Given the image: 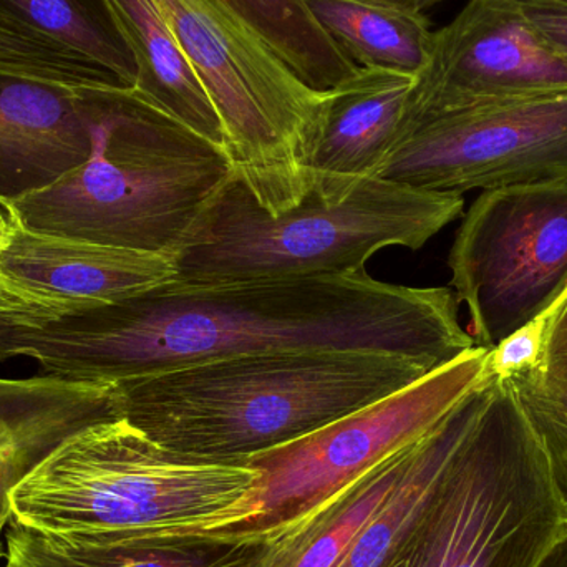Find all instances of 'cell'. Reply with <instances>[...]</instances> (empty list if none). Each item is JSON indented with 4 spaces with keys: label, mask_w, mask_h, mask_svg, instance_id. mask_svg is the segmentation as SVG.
<instances>
[{
    "label": "cell",
    "mask_w": 567,
    "mask_h": 567,
    "mask_svg": "<svg viewBox=\"0 0 567 567\" xmlns=\"http://www.w3.org/2000/svg\"><path fill=\"white\" fill-rule=\"evenodd\" d=\"M271 546L166 529L42 533L10 522L6 561L17 567H265Z\"/></svg>",
    "instance_id": "obj_15"
},
{
    "label": "cell",
    "mask_w": 567,
    "mask_h": 567,
    "mask_svg": "<svg viewBox=\"0 0 567 567\" xmlns=\"http://www.w3.org/2000/svg\"><path fill=\"white\" fill-rule=\"evenodd\" d=\"M116 419H123L116 382L0 377V536L13 489L70 436Z\"/></svg>",
    "instance_id": "obj_14"
},
{
    "label": "cell",
    "mask_w": 567,
    "mask_h": 567,
    "mask_svg": "<svg viewBox=\"0 0 567 567\" xmlns=\"http://www.w3.org/2000/svg\"><path fill=\"white\" fill-rule=\"evenodd\" d=\"M103 83L70 89L0 72V198L45 188L92 152Z\"/></svg>",
    "instance_id": "obj_12"
},
{
    "label": "cell",
    "mask_w": 567,
    "mask_h": 567,
    "mask_svg": "<svg viewBox=\"0 0 567 567\" xmlns=\"http://www.w3.org/2000/svg\"><path fill=\"white\" fill-rule=\"evenodd\" d=\"M413 443L370 470L302 526L275 539L265 567L339 565L353 539L395 488Z\"/></svg>",
    "instance_id": "obj_19"
},
{
    "label": "cell",
    "mask_w": 567,
    "mask_h": 567,
    "mask_svg": "<svg viewBox=\"0 0 567 567\" xmlns=\"http://www.w3.org/2000/svg\"><path fill=\"white\" fill-rule=\"evenodd\" d=\"M478 2H489V0H478Z\"/></svg>",
    "instance_id": "obj_30"
},
{
    "label": "cell",
    "mask_w": 567,
    "mask_h": 567,
    "mask_svg": "<svg viewBox=\"0 0 567 567\" xmlns=\"http://www.w3.org/2000/svg\"><path fill=\"white\" fill-rule=\"evenodd\" d=\"M221 2L317 92L333 89L359 69L317 23L306 0Z\"/></svg>",
    "instance_id": "obj_20"
},
{
    "label": "cell",
    "mask_w": 567,
    "mask_h": 567,
    "mask_svg": "<svg viewBox=\"0 0 567 567\" xmlns=\"http://www.w3.org/2000/svg\"><path fill=\"white\" fill-rule=\"evenodd\" d=\"M0 16L39 39L90 60L123 85L135 86L132 55L85 0H0Z\"/></svg>",
    "instance_id": "obj_21"
},
{
    "label": "cell",
    "mask_w": 567,
    "mask_h": 567,
    "mask_svg": "<svg viewBox=\"0 0 567 567\" xmlns=\"http://www.w3.org/2000/svg\"><path fill=\"white\" fill-rule=\"evenodd\" d=\"M389 2L400 3V6L410 7V9L415 10H425L429 7L436 6V3L442 2V0H389Z\"/></svg>",
    "instance_id": "obj_28"
},
{
    "label": "cell",
    "mask_w": 567,
    "mask_h": 567,
    "mask_svg": "<svg viewBox=\"0 0 567 567\" xmlns=\"http://www.w3.org/2000/svg\"><path fill=\"white\" fill-rule=\"evenodd\" d=\"M258 478L246 462L179 455L110 420L70 436L13 489L10 522L42 533L186 528L245 498Z\"/></svg>",
    "instance_id": "obj_5"
},
{
    "label": "cell",
    "mask_w": 567,
    "mask_h": 567,
    "mask_svg": "<svg viewBox=\"0 0 567 567\" xmlns=\"http://www.w3.org/2000/svg\"><path fill=\"white\" fill-rule=\"evenodd\" d=\"M415 75L359 66L327 90L310 146V186L343 198L360 179L377 178L402 138Z\"/></svg>",
    "instance_id": "obj_13"
},
{
    "label": "cell",
    "mask_w": 567,
    "mask_h": 567,
    "mask_svg": "<svg viewBox=\"0 0 567 567\" xmlns=\"http://www.w3.org/2000/svg\"><path fill=\"white\" fill-rule=\"evenodd\" d=\"M529 330L545 340L542 359L532 372L546 382L567 389V290L551 310L526 323Z\"/></svg>",
    "instance_id": "obj_24"
},
{
    "label": "cell",
    "mask_w": 567,
    "mask_h": 567,
    "mask_svg": "<svg viewBox=\"0 0 567 567\" xmlns=\"http://www.w3.org/2000/svg\"><path fill=\"white\" fill-rule=\"evenodd\" d=\"M452 287L377 281L365 271L319 278L198 284L178 279L52 320L0 326V362L120 382L259 353L375 350L433 369L475 342Z\"/></svg>",
    "instance_id": "obj_1"
},
{
    "label": "cell",
    "mask_w": 567,
    "mask_h": 567,
    "mask_svg": "<svg viewBox=\"0 0 567 567\" xmlns=\"http://www.w3.org/2000/svg\"><path fill=\"white\" fill-rule=\"evenodd\" d=\"M0 545H2V543H0ZM0 556H2V548H0Z\"/></svg>",
    "instance_id": "obj_31"
},
{
    "label": "cell",
    "mask_w": 567,
    "mask_h": 567,
    "mask_svg": "<svg viewBox=\"0 0 567 567\" xmlns=\"http://www.w3.org/2000/svg\"><path fill=\"white\" fill-rule=\"evenodd\" d=\"M327 35L359 66L419 75L429 62L433 32L422 10L389 0H306Z\"/></svg>",
    "instance_id": "obj_18"
},
{
    "label": "cell",
    "mask_w": 567,
    "mask_h": 567,
    "mask_svg": "<svg viewBox=\"0 0 567 567\" xmlns=\"http://www.w3.org/2000/svg\"><path fill=\"white\" fill-rule=\"evenodd\" d=\"M543 40L567 60V0H515Z\"/></svg>",
    "instance_id": "obj_25"
},
{
    "label": "cell",
    "mask_w": 567,
    "mask_h": 567,
    "mask_svg": "<svg viewBox=\"0 0 567 567\" xmlns=\"http://www.w3.org/2000/svg\"><path fill=\"white\" fill-rule=\"evenodd\" d=\"M508 380L545 452L553 483L567 512V389L546 382L532 370Z\"/></svg>",
    "instance_id": "obj_23"
},
{
    "label": "cell",
    "mask_w": 567,
    "mask_h": 567,
    "mask_svg": "<svg viewBox=\"0 0 567 567\" xmlns=\"http://www.w3.org/2000/svg\"><path fill=\"white\" fill-rule=\"evenodd\" d=\"M22 225L12 199L0 198V252L7 248L17 228Z\"/></svg>",
    "instance_id": "obj_26"
},
{
    "label": "cell",
    "mask_w": 567,
    "mask_h": 567,
    "mask_svg": "<svg viewBox=\"0 0 567 567\" xmlns=\"http://www.w3.org/2000/svg\"><path fill=\"white\" fill-rule=\"evenodd\" d=\"M535 567H567V523L555 542L548 546Z\"/></svg>",
    "instance_id": "obj_27"
},
{
    "label": "cell",
    "mask_w": 567,
    "mask_h": 567,
    "mask_svg": "<svg viewBox=\"0 0 567 567\" xmlns=\"http://www.w3.org/2000/svg\"><path fill=\"white\" fill-rule=\"evenodd\" d=\"M433 370L399 353L303 350L212 360L116 386L123 419L156 445L192 458L239 463L372 405Z\"/></svg>",
    "instance_id": "obj_2"
},
{
    "label": "cell",
    "mask_w": 567,
    "mask_h": 567,
    "mask_svg": "<svg viewBox=\"0 0 567 567\" xmlns=\"http://www.w3.org/2000/svg\"><path fill=\"white\" fill-rule=\"evenodd\" d=\"M0 72L70 89H93L115 82L90 60L39 39L0 16ZM116 83H120L116 80Z\"/></svg>",
    "instance_id": "obj_22"
},
{
    "label": "cell",
    "mask_w": 567,
    "mask_h": 567,
    "mask_svg": "<svg viewBox=\"0 0 567 567\" xmlns=\"http://www.w3.org/2000/svg\"><path fill=\"white\" fill-rule=\"evenodd\" d=\"M377 178L455 195L567 185V90L423 116L405 130Z\"/></svg>",
    "instance_id": "obj_10"
},
{
    "label": "cell",
    "mask_w": 567,
    "mask_h": 567,
    "mask_svg": "<svg viewBox=\"0 0 567 567\" xmlns=\"http://www.w3.org/2000/svg\"><path fill=\"white\" fill-rule=\"evenodd\" d=\"M136 66L133 89L226 152L225 130L155 0H99Z\"/></svg>",
    "instance_id": "obj_17"
},
{
    "label": "cell",
    "mask_w": 567,
    "mask_h": 567,
    "mask_svg": "<svg viewBox=\"0 0 567 567\" xmlns=\"http://www.w3.org/2000/svg\"><path fill=\"white\" fill-rule=\"evenodd\" d=\"M3 567H17V566H13L12 563L6 561V566H3Z\"/></svg>",
    "instance_id": "obj_29"
},
{
    "label": "cell",
    "mask_w": 567,
    "mask_h": 567,
    "mask_svg": "<svg viewBox=\"0 0 567 567\" xmlns=\"http://www.w3.org/2000/svg\"><path fill=\"white\" fill-rule=\"evenodd\" d=\"M492 375L413 443L405 472L336 567H389L409 542L443 473L482 415Z\"/></svg>",
    "instance_id": "obj_16"
},
{
    "label": "cell",
    "mask_w": 567,
    "mask_h": 567,
    "mask_svg": "<svg viewBox=\"0 0 567 567\" xmlns=\"http://www.w3.org/2000/svg\"><path fill=\"white\" fill-rule=\"evenodd\" d=\"M463 206V195L367 178L343 198L310 186L297 205L271 213L233 169L169 259L183 282L355 275L382 249H422Z\"/></svg>",
    "instance_id": "obj_4"
},
{
    "label": "cell",
    "mask_w": 567,
    "mask_h": 567,
    "mask_svg": "<svg viewBox=\"0 0 567 567\" xmlns=\"http://www.w3.org/2000/svg\"><path fill=\"white\" fill-rule=\"evenodd\" d=\"M488 352L466 350L419 382L349 413L296 442L246 460L259 472L251 492L198 525L166 532L275 542L302 526L343 489L430 432L489 377Z\"/></svg>",
    "instance_id": "obj_8"
},
{
    "label": "cell",
    "mask_w": 567,
    "mask_h": 567,
    "mask_svg": "<svg viewBox=\"0 0 567 567\" xmlns=\"http://www.w3.org/2000/svg\"><path fill=\"white\" fill-rule=\"evenodd\" d=\"M452 289L476 347L493 350L567 290V185L483 192L449 255Z\"/></svg>",
    "instance_id": "obj_9"
},
{
    "label": "cell",
    "mask_w": 567,
    "mask_h": 567,
    "mask_svg": "<svg viewBox=\"0 0 567 567\" xmlns=\"http://www.w3.org/2000/svg\"><path fill=\"white\" fill-rule=\"evenodd\" d=\"M555 90H567V60L539 37L515 0H470L433 35L429 62L410 93L403 133L443 110Z\"/></svg>",
    "instance_id": "obj_11"
},
{
    "label": "cell",
    "mask_w": 567,
    "mask_h": 567,
    "mask_svg": "<svg viewBox=\"0 0 567 567\" xmlns=\"http://www.w3.org/2000/svg\"><path fill=\"white\" fill-rule=\"evenodd\" d=\"M567 512L509 380L488 399L389 567H535Z\"/></svg>",
    "instance_id": "obj_6"
},
{
    "label": "cell",
    "mask_w": 567,
    "mask_h": 567,
    "mask_svg": "<svg viewBox=\"0 0 567 567\" xmlns=\"http://www.w3.org/2000/svg\"><path fill=\"white\" fill-rule=\"evenodd\" d=\"M231 172L221 146L133 86L112 85L92 123L89 158L13 206L33 231L169 258Z\"/></svg>",
    "instance_id": "obj_3"
},
{
    "label": "cell",
    "mask_w": 567,
    "mask_h": 567,
    "mask_svg": "<svg viewBox=\"0 0 567 567\" xmlns=\"http://www.w3.org/2000/svg\"><path fill=\"white\" fill-rule=\"evenodd\" d=\"M218 112L233 169L268 212L310 188V146L326 92L303 83L221 0H155Z\"/></svg>",
    "instance_id": "obj_7"
}]
</instances>
